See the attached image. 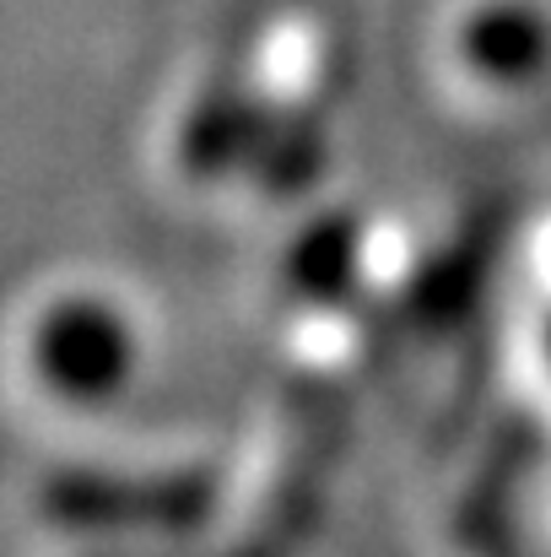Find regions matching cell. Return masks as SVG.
<instances>
[{
	"label": "cell",
	"instance_id": "cell-1",
	"mask_svg": "<svg viewBox=\"0 0 551 557\" xmlns=\"http://www.w3.org/2000/svg\"><path fill=\"white\" fill-rule=\"evenodd\" d=\"M120 358H125V342H120V331L103 320H82V314H65L60 325H54V369L65 373L71 384H82V389H114L120 384Z\"/></svg>",
	"mask_w": 551,
	"mask_h": 557
}]
</instances>
